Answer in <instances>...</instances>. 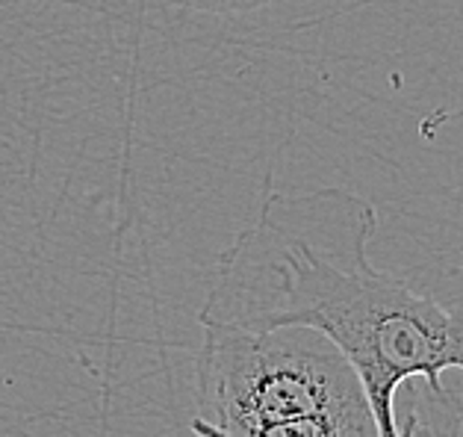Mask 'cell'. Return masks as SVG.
Here are the masks:
<instances>
[{"label":"cell","instance_id":"cell-1","mask_svg":"<svg viewBox=\"0 0 463 437\" xmlns=\"http://www.w3.org/2000/svg\"><path fill=\"white\" fill-rule=\"evenodd\" d=\"M375 228V207L345 189L269 193L219 257L198 319L322 331L357 373L378 437H434L420 413L399 417L395 394L420 378L449 396L443 373H463V310L381 272L369 257Z\"/></svg>","mask_w":463,"mask_h":437},{"label":"cell","instance_id":"cell-2","mask_svg":"<svg viewBox=\"0 0 463 437\" xmlns=\"http://www.w3.org/2000/svg\"><path fill=\"white\" fill-rule=\"evenodd\" d=\"M364 402L357 373L322 331L304 325L272 331L204 325L195 437H240Z\"/></svg>","mask_w":463,"mask_h":437},{"label":"cell","instance_id":"cell-3","mask_svg":"<svg viewBox=\"0 0 463 437\" xmlns=\"http://www.w3.org/2000/svg\"><path fill=\"white\" fill-rule=\"evenodd\" d=\"M240 437H378V429L369 405L364 402V405L263 425V429H254Z\"/></svg>","mask_w":463,"mask_h":437},{"label":"cell","instance_id":"cell-4","mask_svg":"<svg viewBox=\"0 0 463 437\" xmlns=\"http://www.w3.org/2000/svg\"><path fill=\"white\" fill-rule=\"evenodd\" d=\"M180 9H189V13H207V15H240V13H254V9H263L272 0H168Z\"/></svg>","mask_w":463,"mask_h":437}]
</instances>
